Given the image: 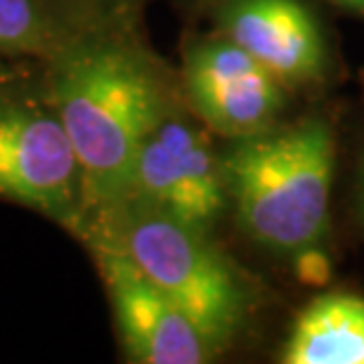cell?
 Masks as SVG:
<instances>
[{
	"label": "cell",
	"mask_w": 364,
	"mask_h": 364,
	"mask_svg": "<svg viewBox=\"0 0 364 364\" xmlns=\"http://www.w3.org/2000/svg\"><path fill=\"white\" fill-rule=\"evenodd\" d=\"M5 78H7V71H5L3 64H0V90L5 88Z\"/></svg>",
	"instance_id": "cell-15"
},
{
	"label": "cell",
	"mask_w": 364,
	"mask_h": 364,
	"mask_svg": "<svg viewBox=\"0 0 364 364\" xmlns=\"http://www.w3.org/2000/svg\"><path fill=\"white\" fill-rule=\"evenodd\" d=\"M338 5H343V7H350V10H358L364 14V0H336Z\"/></svg>",
	"instance_id": "cell-13"
},
{
	"label": "cell",
	"mask_w": 364,
	"mask_h": 364,
	"mask_svg": "<svg viewBox=\"0 0 364 364\" xmlns=\"http://www.w3.org/2000/svg\"><path fill=\"white\" fill-rule=\"evenodd\" d=\"M78 28L53 0H0V55L50 60Z\"/></svg>",
	"instance_id": "cell-10"
},
{
	"label": "cell",
	"mask_w": 364,
	"mask_h": 364,
	"mask_svg": "<svg viewBox=\"0 0 364 364\" xmlns=\"http://www.w3.org/2000/svg\"><path fill=\"white\" fill-rule=\"evenodd\" d=\"M182 85L203 126L228 137L260 133L284 107L279 78L225 36L187 50Z\"/></svg>",
	"instance_id": "cell-6"
},
{
	"label": "cell",
	"mask_w": 364,
	"mask_h": 364,
	"mask_svg": "<svg viewBox=\"0 0 364 364\" xmlns=\"http://www.w3.org/2000/svg\"><path fill=\"white\" fill-rule=\"evenodd\" d=\"M228 199L223 156L206 130L173 107L142 142L126 201L208 232Z\"/></svg>",
	"instance_id": "cell-5"
},
{
	"label": "cell",
	"mask_w": 364,
	"mask_h": 364,
	"mask_svg": "<svg viewBox=\"0 0 364 364\" xmlns=\"http://www.w3.org/2000/svg\"><path fill=\"white\" fill-rule=\"evenodd\" d=\"M223 164L228 196L251 239L274 251H305L324 237L336 164L326 121L235 137Z\"/></svg>",
	"instance_id": "cell-2"
},
{
	"label": "cell",
	"mask_w": 364,
	"mask_h": 364,
	"mask_svg": "<svg viewBox=\"0 0 364 364\" xmlns=\"http://www.w3.org/2000/svg\"><path fill=\"white\" fill-rule=\"evenodd\" d=\"M218 21L225 38L282 83H308L324 74V36L298 0H225Z\"/></svg>",
	"instance_id": "cell-8"
},
{
	"label": "cell",
	"mask_w": 364,
	"mask_h": 364,
	"mask_svg": "<svg viewBox=\"0 0 364 364\" xmlns=\"http://www.w3.org/2000/svg\"><path fill=\"white\" fill-rule=\"evenodd\" d=\"M287 364H364V298L317 296L291 326Z\"/></svg>",
	"instance_id": "cell-9"
},
{
	"label": "cell",
	"mask_w": 364,
	"mask_h": 364,
	"mask_svg": "<svg viewBox=\"0 0 364 364\" xmlns=\"http://www.w3.org/2000/svg\"><path fill=\"white\" fill-rule=\"evenodd\" d=\"M112 230L97 242L121 249L171 298L213 346L232 343L246 315V294L235 267L206 239L154 208L126 201L107 213Z\"/></svg>",
	"instance_id": "cell-3"
},
{
	"label": "cell",
	"mask_w": 364,
	"mask_h": 364,
	"mask_svg": "<svg viewBox=\"0 0 364 364\" xmlns=\"http://www.w3.org/2000/svg\"><path fill=\"white\" fill-rule=\"evenodd\" d=\"M48 64L46 92L81 161L88 213H107L130 194L142 142L173 109L161 71L105 26L74 33Z\"/></svg>",
	"instance_id": "cell-1"
},
{
	"label": "cell",
	"mask_w": 364,
	"mask_h": 364,
	"mask_svg": "<svg viewBox=\"0 0 364 364\" xmlns=\"http://www.w3.org/2000/svg\"><path fill=\"white\" fill-rule=\"evenodd\" d=\"M303 277L305 279L322 282L326 277V260L319 253H308V258H303Z\"/></svg>",
	"instance_id": "cell-12"
},
{
	"label": "cell",
	"mask_w": 364,
	"mask_h": 364,
	"mask_svg": "<svg viewBox=\"0 0 364 364\" xmlns=\"http://www.w3.org/2000/svg\"><path fill=\"white\" fill-rule=\"evenodd\" d=\"M0 199L74 232L88 223L81 161L43 90H0Z\"/></svg>",
	"instance_id": "cell-4"
},
{
	"label": "cell",
	"mask_w": 364,
	"mask_h": 364,
	"mask_svg": "<svg viewBox=\"0 0 364 364\" xmlns=\"http://www.w3.org/2000/svg\"><path fill=\"white\" fill-rule=\"evenodd\" d=\"M95 253L130 362L201 364L215 358L199 326L126 253L105 242H97Z\"/></svg>",
	"instance_id": "cell-7"
},
{
	"label": "cell",
	"mask_w": 364,
	"mask_h": 364,
	"mask_svg": "<svg viewBox=\"0 0 364 364\" xmlns=\"http://www.w3.org/2000/svg\"><path fill=\"white\" fill-rule=\"evenodd\" d=\"M67 17L74 21L78 28H88V19H85V7L100 3V0H53Z\"/></svg>",
	"instance_id": "cell-11"
},
{
	"label": "cell",
	"mask_w": 364,
	"mask_h": 364,
	"mask_svg": "<svg viewBox=\"0 0 364 364\" xmlns=\"http://www.w3.org/2000/svg\"><path fill=\"white\" fill-rule=\"evenodd\" d=\"M360 206H362V220H364V168H362V185H360Z\"/></svg>",
	"instance_id": "cell-14"
}]
</instances>
